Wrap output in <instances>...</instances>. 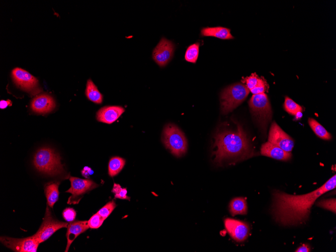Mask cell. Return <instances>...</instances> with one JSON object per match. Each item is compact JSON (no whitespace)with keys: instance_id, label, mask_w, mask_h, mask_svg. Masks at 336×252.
Masks as SVG:
<instances>
[{"instance_id":"9c48e42d","label":"cell","mask_w":336,"mask_h":252,"mask_svg":"<svg viewBox=\"0 0 336 252\" xmlns=\"http://www.w3.org/2000/svg\"><path fill=\"white\" fill-rule=\"evenodd\" d=\"M0 240L5 246L17 252H36L40 244L32 236L23 238L3 236Z\"/></svg>"},{"instance_id":"7c38bea8","label":"cell","mask_w":336,"mask_h":252,"mask_svg":"<svg viewBox=\"0 0 336 252\" xmlns=\"http://www.w3.org/2000/svg\"><path fill=\"white\" fill-rule=\"evenodd\" d=\"M13 79L17 86L28 92L36 91L38 79L25 69L17 67L12 71Z\"/></svg>"},{"instance_id":"4dcf8cb0","label":"cell","mask_w":336,"mask_h":252,"mask_svg":"<svg viewBox=\"0 0 336 252\" xmlns=\"http://www.w3.org/2000/svg\"><path fill=\"white\" fill-rule=\"evenodd\" d=\"M62 217L67 222H72L76 217V212L72 208H66L62 212Z\"/></svg>"},{"instance_id":"d6a6232c","label":"cell","mask_w":336,"mask_h":252,"mask_svg":"<svg viewBox=\"0 0 336 252\" xmlns=\"http://www.w3.org/2000/svg\"><path fill=\"white\" fill-rule=\"evenodd\" d=\"M310 251L309 247L307 244H303L297 248L295 251L296 252H308Z\"/></svg>"},{"instance_id":"277c9868","label":"cell","mask_w":336,"mask_h":252,"mask_svg":"<svg viewBox=\"0 0 336 252\" xmlns=\"http://www.w3.org/2000/svg\"><path fill=\"white\" fill-rule=\"evenodd\" d=\"M249 92L242 83H236L225 88L220 97L222 113L226 114L231 112L246 99Z\"/></svg>"},{"instance_id":"5b68a950","label":"cell","mask_w":336,"mask_h":252,"mask_svg":"<svg viewBox=\"0 0 336 252\" xmlns=\"http://www.w3.org/2000/svg\"><path fill=\"white\" fill-rule=\"evenodd\" d=\"M162 141L165 147L177 157L182 156L187 150V140L184 133L173 124L164 127Z\"/></svg>"},{"instance_id":"d6986e66","label":"cell","mask_w":336,"mask_h":252,"mask_svg":"<svg viewBox=\"0 0 336 252\" xmlns=\"http://www.w3.org/2000/svg\"><path fill=\"white\" fill-rule=\"evenodd\" d=\"M201 33L204 36L214 37L221 39L233 38L230 33V30L223 27H205L202 29Z\"/></svg>"},{"instance_id":"52a82bcc","label":"cell","mask_w":336,"mask_h":252,"mask_svg":"<svg viewBox=\"0 0 336 252\" xmlns=\"http://www.w3.org/2000/svg\"><path fill=\"white\" fill-rule=\"evenodd\" d=\"M47 206L43 222L37 232L32 236L39 243H42L48 239L58 229L67 227L68 223L55 219L49 208Z\"/></svg>"},{"instance_id":"836d02e7","label":"cell","mask_w":336,"mask_h":252,"mask_svg":"<svg viewBox=\"0 0 336 252\" xmlns=\"http://www.w3.org/2000/svg\"><path fill=\"white\" fill-rule=\"evenodd\" d=\"M11 105L12 102L9 100H8L7 101L1 100L0 102V108L1 109H5L8 106H11Z\"/></svg>"},{"instance_id":"e0dca14e","label":"cell","mask_w":336,"mask_h":252,"mask_svg":"<svg viewBox=\"0 0 336 252\" xmlns=\"http://www.w3.org/2000/svg\"><path fill=\"white\" fill-rule=\"evenodd\" d=\"M261 153L263 155L281 160H287L292 156L290 152L286 151L269 141L262 144Z\"/></svg>"},{"instance_id":"9a60e30c","label":"cell","mask_w":336,"mask_h":252,"mask_svg":"<svg viewBox=\"0 0 336 252\" xmlns=\"http://www.w3.org/2000/svg\"><path fill=\"white\" fill-rule=\"evenodd\" d=\"M124 111V108L120 106H105L98 110L96 118L99 122L111 124L116 121Z\"/></svg>"},{"instance_id":"8992f818","label":"cell","mask_w":336,"mask_h":252,"mask_svg":"<svg viewBox=\"0 0 336 252\" xmlns=\"http://www.w3.org/2000/svg\"><path fill=\"white\" fill-rule=\"evenodd\" d=\"M248 104L253 116L259 125L265 130L272 115L267 95L265 93L253 95Z\"/></svg>"},{"instance_id":"603a6c76","label":"cell","mask_w":336,"mask_h":252,"mask_svg":"<svg viewBox=\"0 0 336 252\" xmlns=\"http://www.w3.org/2000/svg\"><path fill=\"white\" fill-rule=\"evenodd\" d=\"M125 164V160L120 157L115 156L112 157L109 162L108 174L110 177H114L118 175Z\"/></svg>"},{"instance_id":"8fae6325","label":"cell","mask_w":336,"mask_h":252,"mask_svg":"<svg viewBox=\"0 0 336 252\" xmlns=\"http://www.w3.org/2000/svg\"><path fill=\"white\" fill-rule=\"evenodd\" d=\"M268 141L287 152H291L294 146L292 138L275 122L272 123L270 129Z\"/></svg>"},{"instance_id":"ac0fdd59","label":"cell","mask_w":336,"mask_h":252,"mask_svg":"<svg viewBox=\"0 0 336 252\" xmlns=\"http://www.w3.org/2000/svg\"><path fill=\"white\" fill-rule=\"evenodd\" d=\"M242 82L253 95L265 93L268 87L265 80L255 73L244 78Z\"/></svg>"},{"instance_id":"ffe728a7","label":"cell","mask_w":336,"mask_h":252,"mask_svg":"<svg viewBox=\"0 0 336 252\" xmlns=\"http://www.w3.org/2000/svg\"><path fill=\"white\" fill-rule=\"evenodd\" d=\"M59 182L51 183L45 186L44 193L47 199V204L53 208L59 197Z\"/></svg>"},{"instance_id":"6da1fadb","label":"cell","mask_w":336,"mask_h":252,"mask_svg":"<svg viewBox=\"0 0 336 252\" xmlns=\"http://www.w3.org/2000/svg\"><path fill=\"white\" fill-rule=\"evenodd\" d=\"M336 186L334 175L317 189L303 195H291L275 191L273 193L271 213L275 220L283 226L296 225L308 219L310 209L320 196Z\"/></svg>"},{"instance_id":"83f0119b","label":"cell","mask_w":336,"mask_h":252,"mask_svg":"<svg viewBox=\"0 0 336 252\" xmlns=\"http://www.w3.org/2000/svg\"><path fill=\"white\" fill-rule=\"evenodd\" d=\"M112 192L114 193V199H126L130 200V198L127 196V191L126 188H122L118 184L114 183Z\"/></svg>"},{"instance_id":"4fadbf2b","label":"cell","mask_w":336,"mask_h":252,"mask_svg":"<svg viewBox=\"0 0 336 252\" xmlns=\"http://www.w3.org/2000/svg\"><path fill=\"white\" fill-rule=\"evenodd\" d=\"M224 222L225 229L235 241L242 242L247 238L250 229L247 223L232 218H226Z\"/></svg>"},{"instance_id":"2e32d148","label":"cell","mask_w":336,"mask_h":252,"mask_svg":"<svg viewBox=\"0 0 336 252\" xmlns=\"http://www.w3.org/2000/svg\"><path fill=\"white\" fill-rule=\"evenodd\" d=\"M90 228L88 221H75L70 222L67 226L66 236L67 245L65 251H68L73 240L79 234L85 232Z\"/></svg>"},{"instance_id":"484cf974","label":"cell","mask_w":336,"mask_h":252,"mask_svg":"<svg viewBox=\"0 0 336 252\" xmlns=\"http://www.w3.org/2000/svg\"><path fill=\"white\" fill-rule=\"evenodd\" d=\"M284 109L288 113L297 115L302 111V108L289 97H286L284 102Z\"/></svg>"},{"instance_id":"f546056e","label":"cell","mask_w":336,"mask_h":252,"mask_svg":"<svg viewBox=\"0 0 336 252\" xmlns=\"http://www.w3.org/2000/svg\"><path fill=\"white\" fill-rule=\"evenodd\" d=\"M104 220L98 213H96L90 218L88 223L90 228L95 229L99 228Z\"/></svg>"},{"instance_id":"cb8c5ba5","label":"cell","mask_w":336,"mask_h":252,"mask_svg":"<svg viewBox=\"0 0 336 252\" xmlns=\"http://www.w3.org/2000/svg\"><path fill=\"white\" fill-rule=\"evenodd\" d=\"M308 123L315 134L320 138L324 140H329L331 138L330 134L315 119L309 118Z\"/></svg>"},{"instance_id":"7a4b0ae2","label":"cell","mask_w":336,"mask_h":252,"mask_svg":"<svg viewBox=\"0 0 336 252\" xmlns=\"http://www.w3.org/2000/svg\"><path fill=\"white\" fill-rule=\"evenodd\" d=\"M213 152L214 161L220 163L228 159H243L251 155L249 141L242 127L238 125L235 131L223 130L215 136Z\"/></svg>"},{"instance_id":"d4e9b609","label":"cell","mask_w":336,"mask_h":252,"mask_svg":"<svg viewBox=\"0 0 336 252\" xmlns=\"http://www.w3.org/2000/svg\"><path fill=\"white\" fill-rule=\"evenodd\" d=\"M200 43L196 42L190 45L187 49L185 55V60L189 62L195 63L199 55Z\"/></svg>"},{"instance_id":"f1b7e54d","label":"cell","mask_w":336,"mask_h":252,"mask_svg":"<svg viewBox=\"0 0 336 252\" xmlns=\"http://www.w3.org/2000/svg\"><path fill=\"white\" fill-rule=\"evenodd\" d=\"M316 205L318 207L331 211L334 213L336 212V200L335 198L320 201L317 202Z\"/></svg>"},{"instance_id":"ba28073f","label":"cell","mask_w":336,"mask_h":252,"mask_svg":"<svg viewBox=\"0 0 336 252\" xmlns=\"http://www.w3.org/2000/svg\"><path fill=\"white\" fill-rule=\"evenodd\" d=\"M69 180L71 187L65 191L71 194L67 202L68 204H78L83 194L99 186L95 182L89 179L70 177Z\"/></svg>"},{"instance_id":"30bf717a","label":"cell","mask_w":336,"mask_h":252,"mask_svg":"<svg viewBox=\"0 0 336 252\" xmlns=\"http://www.w3.org/2000/svg\"><path fill=\"white\" fill-rule=\"evenodd\" d=\"M175 48L171 41L162 38L153 50V59L159 66H165L173 58Z\"/></svg>"},{"instance_id":"4316f807","label":"cell","mask_w":336,"mask_h":252,"mask_svg":"<svg viewBox=\"0 0 336 252\" xmlns=\"http://www.w3.org/2000/svg\"><path fill=\"white\" fill-rule=\"evenodd\" d=\"M116 207V204L115 202L112 200L108 202L97 213L105 220L110 215Z\"/></svg>"},{"instance_id":"44dd1931","label":"cell","mask_w":336,"mask_h":252,"mask_svg":"<svg viewBox=\"0 0 336 252\" xmlns=\"http://www.w3.org/2000/svg\"><path fill=\"white\" fill-rule=\"evenodd\" d=\"M229 211L232 216L246 214L247 207L245 199L242 197L232 199L229 204Z\"/></svg>"},{"instance_id":"3957f363","label":"cell","mask_w":336,"mask_h":252,"mask_svg":"<svg viewBox=\"0 0 336 252\" xmlns=\"http://www.w3.org/2000/svg\"><path fill=\"white\" fill-rule=\"evenodd\" d=\"M33 163L39 172L49 175H56L64 172L60 156L49 147L38 149L34 155Z\"/></svg>"},{"instance_id":"5bb4252c","label":"cell","mask_w":336,"mask_h":252,"mask_svg":"<svg viewBox=\"0 0 336 252\" xmlns=\"http://www.w3.org/2000/svg\"><path fill=\"white\" fill-rule=\"evenodd\" d=\"M55 107L54 99L47 94L36 96L32 101L31 108L33 111L39 114H46L52 111Z\"/></svg>"},{"instance_id":"1f68e13d","label":"cell","mask_w":336,"mask_h":252,"mask_svg":"<svg viewBox=\"0 0 336 252\" xmlns=\"http://www.w3.org/2000/svg\"><path fill=\"white\" fill-rule=\"evenodd\" d=\"M81 173L82 176L88 179L90 176L92 175L94 173V172L90 167L86 166L82 170Z\"/></svg>"},{"instance_id":"7402d4cb","label":"cell","mask_w":336,"mask_h":252,"mask_svg":"<svg viewBox=\"0 0 336 252\" xmlns=\"http://www.w3.org/2000/svg\"><path fill=\"white\" fill-rule=\"evenodd\" d=\"M86 95L89 100L95 103L101 104L103 102L102 94L91 79L87 81Z\"/></svg>"}]
</instances>
